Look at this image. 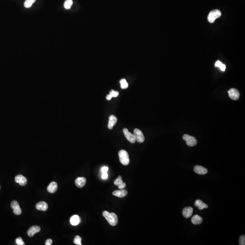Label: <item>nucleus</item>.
<instances>
[{
  "label": "nucleus",
  "instance_id": "b1692460",
  "mask_svg": "<svg viewBox=\"0 0 245 245\" xmlns=\"http://www.w3.org/2000/svg\"><path fill=\"white\" fill-rule=\"evenodd\" d=\"M74 242L78 245H81V238L79 235H76L74 238Z\"/></svg>",
  "mask_w": 245,
  "mask_h": 245
},
{
  "label": "nucleus",
  "instance_id": "f3484780",
  "mask_svg": "<svg viewBox=\"0 0 245 245\" xmlns=\"http://www.w3.org/2000/svg\"><path fill=\"white\" fill-rule=\"evenodd\" d=\"M81 222L80 217L77 215H75L71 217L70 219V223L73 226H77Z\"/></svg>",
  "mask_w": 245,
  "mask_h": 245
},
{
  "label": "nucleus",
  "instance_id": "4468645a",
  "mask_svg": "<svg viewBox=\"0 0 245 245\" xmlns=\"http://www.w3.org/2000/svg\"><path fill=\"white\" fill-rule=\"evenodd\" d=\"M86 179L84 177H79L77 178L75 181V185L77 187L82 188L86 185Z\"/></svg>",
  "mask_w": 245,
  "mask_h": 245
},
{
  "label": "nucleus",
  "instance_id": "a211bd4d",
  "mask_svg": "<svg viewBox=\"0 0 245 245\" xmlns=\"http://www.w3.org/2000/svg\"><path fill=\"white\" fill-rule=\"evenodd\" d=\"M57 189H58L57 183L56 182H53L48 185L47 189L49 193H53L56 191Z\"/></svg>",
  "mask_w": 245,
  "mask_h": 245
},
{
  "label": "nucleus",
  "instance_id": "72a5a7b5",
  "mask_svg": "<svg viewBox=\"0 0 245 245\" xmlns=\"http://www.w3.org/2000/svg\"><path fill=\"white\" fill-rule=\"evenodd\" d=\"M112 98V97L111 95H110V94H108L106 96V100H110Z\"/></svg>",
  "mask_w": 245,
  "mask_h": 245
},
{
  "label": "nucleus",
  "instance_id": "0eeeda50",
  "mask_svg": "<svg viewBox=\"0 0 245 245\" xmlns=\"http://www.w3.org/2000/svg\"><path fill=\"white\" fill-rule=\"evenodd\" d=\"M229 97L233 100H238L240 97V93L237 89L232 88L228 91Z\"/></svg>",
  "mask_w": 245,
  "mask_h": 245
},
{
  "label": "nucleus",
  "instance_id": "6ab92c4d",
  "mask_svg": "<svg viewBox=\"0 0 245 245\" xmlns=\"http://www.w3.org/2000/svg\"><path fill=\"white\" fill-rule=\"evenodd\" d=\"M202 221H203V219H202V217L198 215H194L192 217V219H191V221H192L193 224L194 225H199L200 224H201L202 223Z\"/></svg>",
  "mask_w": 245,
  "mask_h": 245
},
{
  "label": "nucleus",
  "instance_id": "c85d7f7f",
  "mask_svg": "<svg viewBox=\"0 0 245 245\" xmlns=\"http://www.w3.org/2000/svg\"><path fill=\"white\" fill-rule=\"evenodd\" d=\"M108 167L105 166V167H102V168H101V171L102 172V174H103V173H106L108 172Z\"/></svg>",
  "mask_w": 245,
  "mask_h": 245
},
{
  "label": "nucleus",
  "instance_id": "cd10ccee",
  "mask_svg": "<svg viewBox=\"0 0 245 245\" xmlns=\"http://www.w3.org/2000/svg\"><path fill=\"white\" fill-rule=\"evenodd\" d=\"M239 245H245V235H242L239 238Z\"/></svg>",
  "mask_w": 245,
  "mask_h": 245
},
{
  "label": "nucleus",
  "instance_id": "dca6fc26",
  "mask_svg": "<svg viewBox=\"0 0 245 245\" xmlns=\"http://www.w3.org/2000/svg\"><path fill=\"white\" fill-rule=\"evenodd\" d=\"M112 194L113 195L116 196V197L122 198V197L126 196L128 194V191L126 190L122 189L120 190L115 191L114 192H113Z\"/></svg>",
  "mask_w": 245,
  "mask_h": 245
},
{
  "label": "nucleus",
  "instance_id": "7ed1b4c3",
  "mask_svg": "<svg viewBox=\"0 0 245 245\" xmlns=\"http://www.w3.org/2000/svg\"><path fill=\"white\" fill-rule=\"evenodd\" d=\"M221 12L219 10H214L211 11L208 16V20L211 23L214 22L216 19L221 16Z\"/></svg>",
  "mask_w": 245,
  "mask_h": 245
},
{
  "label": "nucleus",
  "instance_id": "f704fd0d",
  "mask_svg": "<svg viewBox=\"0 0 245 245\" xmlns=\"http://www.w3.org/2000/svg\"><path fill=\"white\" fill-rule=\"evenodd\" d=\"M0 189H1V186H0Z\"/></svg>",
  "mask_w": 245,
  "mask_h": 245
},
{
  "label": "nucleus",
  "instance_id": "473e14b6",
  "mask_svg": "<svg viewBox=\"0 0 245 245\" xmlns=\"http://www.w3.org/2000/svg\"><path fill=\"white\" fill-rule=\"evenodd\" d=\"M101 177H102V179H106L108 177V174H107V172L103 173V174H102Z\"/></svg>",
  "mask_w": 245,
  "mask_h": 245
},
{
  "label": "nucleus",
  "instance_id": "7c9ffc66",
  "mask_svg": "<svg viewBox=\"0 0 245 245\" xmlns=\"http://www.w3.org/2000/svg\"><path fill=\"white\" fill-rule=\"evenodd\" d=\"M52 240L51 239H48L46 241H45V244L46 245H51L52 243Z\"/></svg>",
  "mask_w": 245,
  "mask_h": 245
},
{
  "label": "nucleus",
  "instance_id": "aec40b11",
  "mask_svg": "<svg viewBox=\"0 0 245 245\" xmlns=\"http://www.w3.org/2000/svg\"><path fill=\"white\" fill-rule=\"evenodd\" d=\"M194 205L196 207H198V208L200 210H202L204 209L208 208V205L204 204L202 200H199V199L196 200Z\"/></svg>",
  "mask_w": 245,
  "mask_h": 245
},
{
  "label": "nucleus",
  "instance_id": "a878e982",
  "mask_svg": "<svg viewBox=\"0 0 245 245\" xmlns=\"http://www.w3.org/2000/svg\"><path fill=\"white\" fill-rule=\"evenodd\" d=\"M16 242L17 245H25V243L23 241L22 239L20 237H19L16 239Z\"/></svg>",
  "mask_w": 245,
  "mask_h": 245
},
{
  "label": "nucleus",
  "instance_id": "393cba45",
  "mask_svg": "<svg viewBox=\"0 0 245 245\" xmlns=\"http://www.w3.org/2000/svg\"><path fill=\"white\" fill-rule=\"evenodd\" d=\"M122 183H123V181H122V177L120 176H119L118 178L114 181V184L116 186H118V185L121 184Z\"/></svg>",
  "mask_w": 245,
  "mask_h": 245
},
{
  "label": "nucleus",
  "instance_id": "39448f33",
  "mask_svg": "<svg viewBox=\"0 0 245 245\" xmlns=\"http://www.w3.org/2000/svg\"><path fill=\"white\" fill-rule=\"evenodd\" d=\"M134 134L136 140L138 142L142 143L145 141V138L141 131L138 128H135L134 131Z\"/></svg>",
  "mask_w": 245,
  "mask_h": 245
},
{
  "label": "nucleus",
  "instance_id": "2eb2a0df",
  "mask_svg": "<svg viewBox=\"0 0 245 245\" xmlns=\"http://www.w3.org/2000/svg\"><path fill=\"white\" fill-rule=\"evenodd\" d=\"M35 208L37 210L45 211L48 208V205L47 203L45 202H41L37 204Z\"/></svg>",
  "mask_w": 245,
  "mask_h": 245
},
{
  "label": "nucleus",
  "instance_id": "423d86ee",
  "mask_svg": "<svg viewBox=\"0 0 245 245\" xmlns=\"http://www.w3.org/2000/svg\"><path fill=\"white\" fill-rule=\"evenodd\" d=\"M11 208L13 210V212L16 215H20L22 214V209L20 207L18 202L13 201L11 203Z\"/></svg>",
  "mask_w": 245,
  "mask_h": 245
},
{
  "label": "nucleus",
  "instance_id": "5701e85b",
  "mask_svg": "<svg viewBox=\"0 0 245 245\" xmlns=\"http://www.w3.org/2000/svg\"><path fill=\"white\" fill-rule=\"evenodd\" d=\"M120 83L121 84V87L122 89H126L128 87V83L127 82L126 79H123L120 81Z\"/></svg>",
  "mask_w": 245,
  "mask_h": 245
},
{
  "label": "nucleus",
  "instance_id": "c756f323",
  "mask_svg": "<svg viewBox=\"0 0 245 245\" xmlns=\"http://www.w3.org/2000/svg\"><path fill=\"white\" fill-rule=\"evenodd\" d=\"M125 187H126V184L124 183H122L121 184H119V185H118V188L119 189H124L125 188Z\"/></svg>",
  "mask_w": 245,
  "mask_h": 245
},
{
  "label": "nucleus",
  "instance_id": "1a4fd4ad",
  "mask_svg": "<svg viewBox=\"0 0 245 245\" xmlns=\"http://www.w3.org/2000/svg\"><path fill=\"white\" fill-rule=\"evenodd\" d=\"M194 171L196 174L199 175L206 174L208 172V170L207 168L200 165H196L194 167Z\"/></svg>",
  "mask_w": 245,
  "mask_h": 245
},
{
  "label": "nucleus",
  "instance_id": "bb28decb",
  "mask_svg": "<svg viewBox=\"0 0 245 245\" xmlns=\"http://www.w3.org/2000/svg\"><path fill=\"white\" fill-rule=\"evenodd\" d=\"M109 94L111 95L112 97H117L119 95V93L118 91H115V90H112L110 91Z\"/></svg>",
  "mask_w": 245,
  "mask_h": 245
},
{
  "label": "nucleus",
  "instance_id": "412c9836",
  "mask_svg": "<svg viewBox=\"0 0 245 245\" xmlns=\"http://www.w3.org/2000/svg\"><path fill=\"white\" fill-rule=\"evenodd\" d=\"M73 2L72 0H65V1H64V7L66 9H69L71 7L72 5L73 4Z\"/></svg>",
  "mask_w": 245,
  "mask_h": 245
},
{
  "label": "nucleus",
  "instance_id": "f8f14e48",
  "mask_svg": "<svg viewBox=\"0 0 245 245\" xmlns=\"http://www.w3.org/2000/svg\"><path fill=\"white\" fill-rule=\"evenodd\" d=\"M193 209L191 207H187L184 208L183 210V215L185 218L189 219L192 216Z\"/></svg>",
  "mask_w": 245,
  "mask_h": 245
},
{
  "label": "nucleus",
  "instance_id": "4be33fe9",
  "mask_svg": "<svg viewBox=\"0 0 245 245\" xmlns=\"http://www.w3.org/2000/svg\"><path fill=\"white\" fill-rule=\"evenodd\" d=\"M36 0H26L24 2V6L26 8H30L34 3Z\"/></svg>",
  "mask_w": 245,
  "mask_h": 245
},
{
  "label": "nucleus",
  "instance_id": "f257e3e1",
  "mask_svg": "<svg viewBox=\"0 0 245 245\" xmlns=\"http://www.w3.org/2000/svg\"><path fill=\"white\" fill-rule=\"evenodd\" d=\"M103 215L111 226H115L117 225L118 219L116 214L113 212L110 213L108 211H105L103 212Z\"/></svg>",
  "mask_w": 245,
  "mask_h": 245
},
{
  "label": "nucleus",
  "instance_id": "9b49d317",
  "mask_svg": "<svg viewBox=\"0 0 245 245\" xmlns=\"http://www.w3.org/2000/svg\"><path fill=\"white\" fill-rule=\"evenodd\" d=\"M15 182L22 186H24L27 183L26 178L20 174L18 175L15 177Z\"/></svg>",
  "mask_w": 245,
  "mask_h": 245
},
{
  "label": "nucleus",
  "instance_id": "2f4dec72",
  "mask_svg": "<svg viewBox=\"0 0 245 245\" xmlns=\"http://www.w3.org/2000/svg\"><path fill=\"white\" fill-rule=\"evenodd\" d=\"M226 65H225V64H222L220 67H219L220 70L223 71H224L226 70Z\"/></svg>",
  "mask_w": 245,
  "mask_h": 245
},
{
  "label": "nucleus",
  "instance_id": "20e7f679",
  "mask_svg": "<svg viewBox=\"0 0 245 245\" xmlns=\"http://www.w3.org/2000/svg\"><path fill=\"white\" fill-rule=\"evenodd\" d=\"M183 138L186 142L187 145L190 147H193L197 145V141L195 137L185 134L183 136Z\"/></svg>",
  "mask_w": 245,
  "mask_h": 245
},
{
  "label": "nucleus",
  "instance_id": "6e6552de",
  "mask_svg": "<svg viewBox=\"0 0 245 245\" xmlns=\"http://www.w3.org/2000/svg\"><path fill=\"white\" fill-rule=\"evenodd\" d=\"M123 133L124 134V136L126 138L128 141L132 143H135L136 140L135 136L134 134L130 133L128 131V130L126 128H124V129Z\"/></svg>",
  "mask_w": 245,
  "mask_h": 245
},
{
  "label": "nucleus",
  "instance_id": "f03ea898",
  "mask_svg": "<svg viewBox=\"0 0 245 245\" xmlns=\"http://www.w3.org/2000/svg\"><path fill=\"white\" fill-rule=\"evenodd\" d=\"M119 160L123 165H128L130 163V158L127 152L124 150H121L119 152Z\"/></svg>",
  "mask_w": 245,
  "mask_h": 245
},
{
  "label": "nucleus",
  "instance_id": "ddd939ff",
  "mask_svg": "<svg viewBox=\"0 0 245 245\" xmlns=\"http://www.w3.org/2000/svg\"><path fill=\"white\" fill-rule=\"evenodd\" d=\"M117 118L113 115H111L109 117V121L108 124V128L109 130H112L113 127L117 123Z\"/></svg>",
  "mask_w": 245,
  "mask_h": 245
},
{
  "label": "nucleus",
  "instance_id": "9d476101",
  "mask_svg": "<svg viewBox=\"0 0 245 245\" xmlns=\"http://www.w3.org/2000/svg\"><path fill=\"white\" fill-rule=\"evenodd\" d=\"M41 228L38 226H33L31 227L27 231V234L30 238L33 237L34 235L38 232H40Z\"/></svg>",
  "mask_w": 245,
  "mask_h": 245
}]
</instances>
